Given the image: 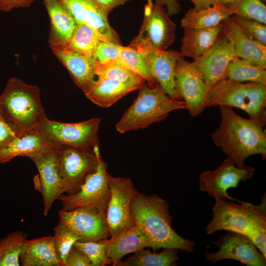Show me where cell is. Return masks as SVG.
<instances>
[{
	"label": "cell",
	"instance_id": "6",
	"mask_svg": "<svg viewBox=\"0 0 266 266\" xmlns=\"http://www.w3.org/2000/svg\"><path fill=\"white\" fill-rule=\"evenodd\" d=\"M214 199L212 218L205 228L207 234L226 230L248 236L258 222L266 219V213L250 203L238 204L220 197Z\"/></svg>",
	"mask_w": 266,
	"mask_h": 266
},
{
	"label": "cell",
	"instance_id": "10",
	"mask_svg": "<svg viewBox=\"0 0 266 266\" xmlns=\"http://www.w3.org/2000/svg\"><path fill=\"white\" fill-rule=\"evenodd\" d=\"M176 27L159 0L154 2L147 0L138 34L132 39L130 45L146 43L155 48L166 50L174 41Z\"/></svg>",
	"mask_w": 266,
	"mask_h": 266
},
{
	"label": "cell",
	"instance_id": "41",
	"mask_svg": "<svg viewBox=\"0 0 266 266\" xmlns=\"http://www.w3.org/2000/svg\"><path fill=\"white\" fill-rule=\"evenodd\" d=\"M65 266H92V265L87 256L73 245L66 256Z\"/></svg>",
	"mask_w": 266,
	"mask_h": 266
},
{
	"label": "cell",
	"instance_id": "24",
	"mask_svg": "<svg viewBox=\"0 0 266 266\" xmlns=\"http://www.w3.org/2000/svg\"><path fill=\"white\" fill-rule=\"evenodd\" d=\"M105 241L107 246V257L111 260L114 266L124 256L150 247L151 243L147 233L136 224L114 237L105 239Z\"/></svg>",
	"mask_w": 266,
	"mask_h": 266
},
{
	"label": "cell",
	"instance_id": "11",
	"mask_svg": "<svg viewBox=\"0 0 266 266\" xmlns=\"http://www.w3.org/2000/svg\"><path fill=\"white\" fill-rule=\"evenodd\" d=\"M100 157L99 146L94 151L67 145L59 147L58 171L67 195L78 191L84 177L96 167Z\"/></svg>",
	"mask_w": 266,
	"mask_h": 266
},
{
	"label": "cell",
	"instance_id": "35",
	"mask_svg": "<svg viewBox=\"0 0 266 266\" xmlns=\"http://www.w3.org/2000/svg\"><path fill=\"white\" fill-rule=\"evenodd\" d=\"M53 237L57 254L65 266L66 256L74 243L78 241L79 236L71 229L59 222L54 228Z\"/></svg>",
	"mask_w": 266,
	"mask_h": 266
},
{
	"label": "cell",
	"instance_id": "25",
	"mask_svg": "<svg viewBox=\"0 0 266 266\" xmlns=\"http://www.w3.org/2000/svg\"><path fill=\"white\" fill-rule=\"evenodd\" d=\"M20 262L23 266H64L51 236L25 239L21 246Z\"/></svg>",
	"mask_w": 266,
	"mask_h": 266
},
{
	"label": "cell",
	"instance_id": "2",
	"mask_svg": "<svg viewBox=\"0 0 266 266\" xmlns=\"http://www.w3.org/2000/svg\"><path fill=\"white\" fill-rule=\"evenodd\" d=\"M130 214L149 236L150 247L155 251L171 248L192 253L195 243L177 234L171 226L172 218L166 201L156 194L138 193L132 199Z\"/></svg>",
	"mask_w": 266,
	"mask_h": 266
},
{
	"label": "cell",
	"instance_id": "15",
	"mask_svg": "<svg viewBox=\"0 0 266 266\" xmlns=\"http://www.w3.org/2000/svg\"><path fill=\"white\" fill-rule=\"evenodd\" d=\"M60 222L73 231L81 242H98L110 237L106 216L94 207L82 206L58 211Z\"/></svg>",
	"mask_w": 266,
	"mask_h": 266
},
{
	"label": "cell",
	"instance_id": "27",
	"mask_svg": "<svg viewBox=\"0 0 266 266\" xmlns=\"http://www.w3.org/2000/svg\"><path fill=\"white\" fill-rule=\"evenodd\" d=\"M235 14L234 8L220 3L200 10H197L194 8H190L181 20V25L183 28L215 27Z\"/></svg>",
	"mask_w": 266,
	"mask_h": 266
},
{
	"label": "cell",
	"instance_id": "20",
	"mask_svg": "<svg viewBox=\"0 0 266 266\" xmlns=\"http://www.w3.org/2000/svg\"><path fill=\"white\" fill-rule=\"evenodd\" d=\"M59 147L52 143L36 129L22 131L0 149V163L8 162L17 156L27 157L31 159Z\"/></svg>",
	"mask_w": 266,
	"mask_h": 266
},
{
	"label": "cell",
	"instance_id": "28",
	"mask_svg": "<svg viewBox=\"0 0 266 266\" xmlns=\"http://www.w3.org/2000/svg\"><path fill=\"white\" fill-rule=\"evenodd\" d=\"M138 87L109 79H95L84 94L87 99L103 108H107Z\"/></svg>",
	"mask_w": 266,
	"mask_h": 266
},
{
	"label": "cell",
	"instance_id": "26",
	"mask_svg": "<svg viewBox=\"0 0 266 266\" xmlns=\"http://www.w3.org/2000/svg\"><path fill=\"white\" fill-rule=\"evenodd\" d=\"M222 31V24L207 29L184 28L180 55L194 60L203 55L213 45Z\"/></svg>",
	"mask_w": 266,
	"mask_h": 266
},
{
	"label": "cell",
	"instance_id": "38",
	"mask_svg": "<svg viewBox=\"0 0 266 266\" xmlns=\"http://www.w3.org/2000/svg\"><path fill=\"white\" fill-rule=\"evenodd\" d=\"M233 18L249 37L266 46V26L258 21L233 15Z\"/></svg>",
	"mask_w": 266,
	"mask_h": 266
},
{
	"label": "cell",
	"instance_id": "36",
	"mask_svg": "<svg viewBox=\"0 0 266 266\" xmlns=\"http://www.w3.org/2000/svg\"><path fill=\"white\" fill-rule=\"evenodd\" d=\"M105 240L98 242L77 241L73 245L87 256L92 266H103L112 264L111 260L107 257V246Z\"/></svg>",
	"mask_w": 266,
	"mask_h": 266
},
{
	"label": "cell",
	"instance_id": "33",
	"mask_svg": "<svg viewBox=\"0 0 266 266\" xmlns=\"http://www.w3.org/2000/svg\"><path fill=\"white\" fill-rule=\"evenodd\" d=\"M119 61L124 66L142 77L148 85H153L157 83L144 54L140 51L130 45H121Z\"/></svg>",
	"mask_w": 266,
	"mask_h": 266
},
{
	"label": "cell",
	"instance_id": "37",
	"mask_svg": "<svg viewBox=\"0 0 266 266\" xmlns=\"http://www.w3.org/2000/svg\"><path fill=\"white\" fill-rule=\"evenodd\" d=\"M232 7L242 18L266 24V6L261 0H238Z\"/></svg>",
	"mask_w": 266,
	"mask_h": 266
},
{
	"label": "cell",
	"instance_id": "44",
	"mask_svg": "<svg viewBox=\"0 0 266 266\" xmlns=\"http://www.w3.org/2000/svg\"><path fill=\"white\" fill-rule=\"evenodd\" d=\"M166 8L169 16L178 14L181 9L180 4L177 0H159Z\"/></svg>",
	"mask_w": 266,
	"mask_h": 266
},
{
	"label": "cell",
	"instance_id": "9",
	"mask_svg": "<svg viewBox=\"0 0 266 266\" xmlns=\"http://www.w3.org/2000/svg\"><path fill=\"white\" fill-rule=\"evenodd\" d=\"M107 179L110 197L106 213L110 237L135 225L130 214L132 199L138 192L128 177H113L108 172Z\"/></svg>",
	"mask_w": 266,
	"mask_h": 266
},
{
	"label": "cell",
	"instance_id": "7",
	"mask_svg": "<svg viewBox=\"0 0 266 266\" xmlns=\"http://www.w3.org/2000/svg\"><path fill=\"white\" fill-rule=\"evenodd\" d=\"M107 164L100 158L96 167L84 177L79 190L71 195H61L57 200L62 210L69 211L79 207L89 206L106 216L110 197L107 179Z\"/></svg>",
	"mask_w": 266,
	"mask_h": 266
},
{
	"label": "cell",
	"instance_id": "19",
	"mask_svg": "<svg viewBox=\"0 0 266 266\" xmlns=\"http://www.w3.org/2000/svg\"><path fill=\"white\" fill-rule=\"evenodd\" d=\"M71 12L77 23L96 29L105 39L121 44L119 36L108 20L109 12L94 0H61Z\"/></svg>",
	"mask_w": 266,
	"mask_h": 266
},
{
	"label": "cell",
	"instance_id": "32",
	"mask_svg": "<svg viewBox=\"0 0 266 266\" xmlns=\"http://www.w3.org/2000/svg\"><path fill=\"white\" fill-rule=\"evenodd\" d=\"M95 75V79H112L139 89L146 82L142 77L124 66L119 61L98 64Z\"/></svg>",
	"mask_w": 266,
	"mask_h": 266
},
{
	"label": "cell",
	"instance_id": "30",
	"mask_svg": "<svg viewBox=\"0 0 266 266\" xmlns=\"http://www.w3.org/2000/svg\"><path fill=\"white\" fill-rule=\"evenodd\" d=\"M103 40L107 39L104 38L96 29L85 24L77 23L70 40L62 48L94 56L98 45Z\"/></svg>",
	"mask_w": 266,
	"mask_h": 266
},
{
	"label": "cell",
	"instance_id": "16",
	"mask_svg": "<svg viewBox=\"0 0 266 266\" xmlns=\"http://www.w3.org/2000/svg\"><path fill=\"white\" fill-rule=\"evenodd\" d=\"M59 148L48 150L31 158L38 171L33 178V184L42 196L45 216L55 200L65 193L58 171Z\"/></svg>",
	"mask_w": 266,
	"mask_h": 266
},
{
	"label": "cell",
	"instance_id": "14",
	"mask_svg": "<svg viewBox=\"0 0 266 266\" xmlns=\"http://www.w3.org/2000/svg\"><path fill=\"white\" fill-rule=\"evenodd\" d=\"M255 169L251 166L239 168L229 157L213 170H206L200 174L199 188L212 197L235 200L227 193L228 189L236 188L239 183L253 178Z\"/></svg>",
	"mask_w": 266,
	"mask_h": 266
},
{
	"label": "cell",
	"instance_id": "22",
	"mask_svg": "<svg viewBox=\"0 0 266 266\" xmlns=\"http://www.w3.org/2000/svg\"><path fill=\"white\" fill-rule=\"evenodd\" d=\"M50 19V48H62L70 40L77 25L74 17L61 0H42Z\"/></svg>",
	"mask_w": 266,
	"mask_h": 266
},
{
	"label": "cell",
	"instance_id": "12",
	"mask_svg": "<svg viewBox=\"0 0 266 266\" xmlns=\"http://www.w3.org/2000/svg\"><path fill=\"white\" fill-rule=\"evenodd\" d=\"M180 56L174 69L175 92L183 100L192 117L200 115L207 107L211 89L196 70L192 62Z\"/></svg>",
	"mask_w": 266,
	"mask_h": 266
},
{
	"label": "cell",
	"instance_id": "45",
	"mask_svg": "<svg viewBox=\"0 0 266 266\" xmlns=\"http://www.w3.org/2000/svg\"><path fill=\"white\" fill-rule=\"evenodd\" d=\"M178 1L179 0H177ZM194 4V8L200 10L219 3L218 0H189Z\"/></svg>",
	"mask_w": 266,
	"mask_h": 266
},
{
	"label": "cell",
	"instance_id": "4",
	"mask_svg": "<svg viewBox=\"0 0 266 266\" xmlns=\"http://www.w3.org/2000/svg\"><path fill=\"white\" fill-rule=\"evenodd\" d=\"M0 106L6 120L20 132L36 129L46 117L38 87L15 77L7 81Z\"/></svg>",
	"mask_w": 266,
	"mask_h": 266
},
{
	"label": "cell",
	"instance_id": "43",
	"mask_svg": "<svg viewBox=\"0 0 266 266\" xmlns=\"http://www.w3.org/2000/svg\"><path fill=\"white\" fill-rule=\"evenodd\" d=\"M101 7L110 13L116 7L122 5L131 0H94Z\"/></svg>",
	"mask_w": 266,
	"mask_h": 266
},
{
	"label": "cell",
	"instance_id": "3",
	"mask_svg": "<svg viewBox=\"0 0 266 266\" xmlns=\"http://www.w3.org/2000/svg\"><path fill=\"white\" fill-rule=\"evenodd\" d=\"M185 102L171 98L157 82L144 84L138 95L116 125L120 133L146 128L152 124L164 120L176 110L187 109Z\"/></svg>",
	"mask_w": 266,
	"mask_h": 266
},
{
	"label": "cell",
	"instance_id": "46",
	"mask_svg": "<svg viewBox=\"0 0 266 266\" xmlns=\"http://www.w3.org/2000/svg\"><path fill=\"white\" fill-rule=\"evenodd\" d=\"M220 3L229 7H233L238 0H218Z\"/></svg>",
	"mask_w": 266,
	"mask_h": 266
},
{
	"label": "cell",
	"instance_id": "21",
	"mask_svg": "<svg viewBox=\"0 0 266 266\" xmlns=\"http://www.w3.org/2000/svg\"><path fill=\"white\" fill-rule=\"evenodd\" d=\"M53 54L68 70L75 84L85 93L95 81L98 63L94 56L65 48L52 47Z\"/></svg>",
	"mask_w": 266,
	"mask_h": 266
},
{
	"label": "cell",
	"instance_id": "40",
	"mask_svg": "<svg viewBox=\"0 0 266 266\" xmlns=\"http://www.w3.org/2000/svg\"><path fill=\"white\" fill-rule=\"evenodd\" d=\"M20 132L6 120L0 106V149L15 138Z\"/></svg>",
	"mask_w": 266,
	"mask_h": 266
},
{
	"label": "cell",
	"instance_id": "29",
	"mask_svg": "<svg viewBox=\"0 0 266 266\" xmlns=\"http://www.w3.org/2000/svg\"><path fill=\"white\" fill-rule=\"evenodd\" d=\"M178 249L166 248L160 253L151 252L142 249L127 258L120 261L115 266H173L179 260Z\"/></svg>",
	"mask_w": 266,
	"mask_h": 266
},
{
	"label": "cell",
	"instance_id": "23",
	"mask_svg": "<svg viewBox=\"0 0 266 266\" xmlns=\"http://www.w3.org/2000/svg\"><path fill=\"white\" fill-rule=\"evenodd\" d=\"M232 16L222 23V32L232 43L237 56L266 68V46L247 35Z\"/></svg>",
	"mask_w": 266,
	"mask_h": 266
},
{
	"label": "cell",
	"instance_id": "17",
	"mask_svg": "<svg viewBox=\"0 0 266 266\" xmlns=\"http://www.w3.org/2000/svg\"><path fill=\"white\" fill-rule=\"evenodd\" d=\"M236 57L232 43L223 33L203 55L192 63L204 81L212 87L225 78L229 64Z\"/></svg>",
	"mask_w": 266,
	"mask_h": 266
},
{
	"label": "cell",
	"instance_id": "18",
	"mask_svg": "<svg viewBox=\"0 0 266 266\" xmlns=\"http://www.w3.org/2000/svg\"><path fill=\"white\" fill-rule=\"evenodd\" d=\"M144 54L153 76L164 92L171 98L180 100L174 88V73L176 62L181 56L176 50H162L146 43L130 45Z\"/></svg>",
	"mask_w": 266,
	"mask_h": 266
},
{
	"label": "cell",
	"instance_id": "47",
	"mask_svg": "<svg viewBox=\"0 0 266 266\" xmlns=\"http://www.w3.org/2000/svg\"><path fill=\"white\" fill-rule=\"evenodd\" d=\"M263 2H266V0H261Z\"/></svg>",
	"mask_w": 266,
	"mask_h": 266
},
{
	"label": "cell",
	"instance_id": "1",
	"mask_svg": "<svg viewBox=\"0 0 266 266\" xmlns=\"http://www.w3.org/2000/svg\"><path fill=\"white\" fill-rule=\"evenodd\" d=\"M221 120L211 135L214 144L221 148L236 166H245L249 156L261 155L266 158V134L264 126L237 115L233 108L220 106Z\"/></svg>",
	"mask_w": 266,
	"mask_h": 266
},
{
	"label": "cell",
	"instance_id": "13",
	"mask_svg": "<svg viewBox=\"0 0 266 266\" xmlns=\"http://www.w3.org/2000/svg\"><path fill=\"white\" fill-rule=\"evenodd\" d=\"M213 243L219 248L214 253L206 252L205 259L215 264L231 259L239 261L247 266H265L266 257L257 248L246 235L232 231L220 236Z\"/></svg>",
	"mask_w": 266,
	"mask_h": 266
},
{
	"label": "cell",
	"instance_id": "5",
	"mask_svg": "<svg viewBox=\"0 0 266 266\" xmlns=\"http://www.w3.org/2000/svg\"><path fill=\"white\" fill-rule=\"evenodd\" d=\"M225 105L244 111L249 119L266 124V85L224 78L211 87L207 107Z\"/></svg>",
	"mask_w": 266,
	"mask_h": 266
},
{
	"label": "cell",
	"instance_id": "31",
	"mask_svg": "<svg viewBox=\"0 0 266 266\" xmlns=\"http://www.w3.org/2000/svg\"><path fill=\"white\" fill-rule=\"evenodd\" d=\"M225 78L237 82L266 85V68L236 57L229 64Z\"/></svg>",
	"mask_w": 266,
	"mask_h": 266
},
{
	"label": "cell",
	"instance_id": "42",
	"mask_svg": "<svg viewBox=\"0 0 266 266\" xmlns=\"http://www.w3.org/2000/svg\"><path fill=\"white\" fill-rule=\"evenodd\" d=\"M35 0H0V11L8 12L13 8L28 7Z\"/></svg>",
	"mask_w": 266,
	"mask_h": 266
},
{
	"label": "cell",
	"instance_id": "39",
	"mask_svg": "<svg viewBox=\"0 0 266 266\" xmlns=\"http://www.w3.org/2000/svg\"><path fill=\"white\" fill-rule=\"evenodd\" d=\"M121 44L103 40L98 45L94 53L98 64H103L119 61V51Z\"/></svg>",
	"mask_w": 266,
	"mask_h": 266
},
{
	"label": "cell",
	"instance_id": "34",
	"mask_svg": "<svg viewBox=\"0 0 266 266\" xmlns=\"http://www.w3.org/2000/svg\"><path fill=\"white\" fill-rule=\"evenodd\" d=\"M27 234L21 231L8 233L0 239V266H19L21 246Z\"/></svg>",
	"mask_w": 266,
	"mask_h": 266
},
{
	"label": "cell",
	"instance_id": "8",
	"mask_svg": "<svg viewBox=\"0 0 266 266\" xmlns=\"http://www.w3.org/2000/svg\"><path fill=\"white\" fill-rule=\"evenodd\" d=\"M100 120L94 118L82 122L66 123L46 117L36 128L57 146L67 145L94 151L99 146L98 132Z\"/></svg>",
	"mask_w": 266,
	"mask_h": 266
}]
</instances>
